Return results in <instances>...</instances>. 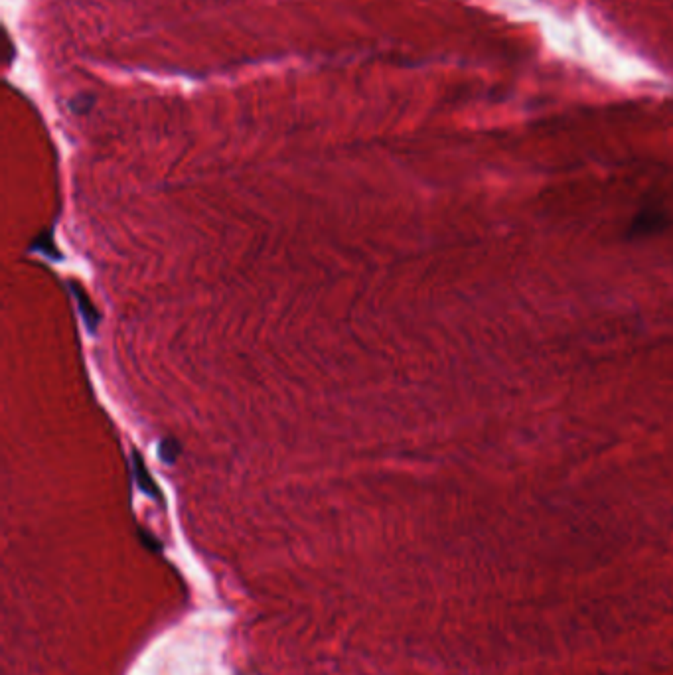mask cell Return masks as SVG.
Wrapping results in <instances>:
<instances>
[{
	"mask_svg": "<svg viewBox=\"0 0 673 675\" xmlns=\"http://www.w3.org/2000/svg\"><path fill=\"white\" fill-rule=\"evenodd\" d=\"M176 456H178V443H176L174 439L162 441V445H160V458H162L164 462L172 464V462L176 460Z\"/></svg>",
	"mask_w": 673,
	"mask_h": 675,
	"instance_id": "3957f363",
	"label": "cell"
},
{
	"mask_svg": "<svg viewBox=\"0 0 673 675\" xmlns=\"http://www.w3.org/2000/svg\"><path fill=\"white\" fill-rule=\"evenodd\" d=\"M75 297H77V300L81 302V314H83L85 322H87V324H89V328L93 330V322L97 324V314H95V312H89V310H91V302L87 300L85 293H83L81 289H75Z\"/></svg>",
	"mask_w": 673,
	"mask_h": 675,
	"instance_id": "7a4b0ae2",
	"label": "cell"
},
{
	"mask_svg": "<svg viewBox=\"0 0 673 675\" xmlns=\"http://www.w3.org/2000/svg\"><path fill=\"white\" fill-rule=\"evenodd\" d=\"M141 537H143V539H145V541H147V545H149V547H152V549H160V543H156V541H152V539H150L149 533H147V531H141Z\"/></svg>",
	"mask_w": 673,
	"mask_h": 675,
	"instance_id": "277c9868",
	"label": "cell"
},
{
	"mask_svg": "<svg viewBox=\"0 0 673 675\" xmlns=\"http://www.w3.org/2000/svg\"><path fill=\"white\" fill-rule=\"evenodd\" d=\"M133 460H135V476H137V482H139V488L147 494V496H150V498H154V500H160V490L156 488V484L152 482V478H150L149 470H147V466H145V462L139 458V454L137 452H133Z\"/></svg>",
	"mask_w": 673,
	"mask_h": 675,
	"instance_id": "6da1fadb",
	"label": "cell"
}]
</instances>
